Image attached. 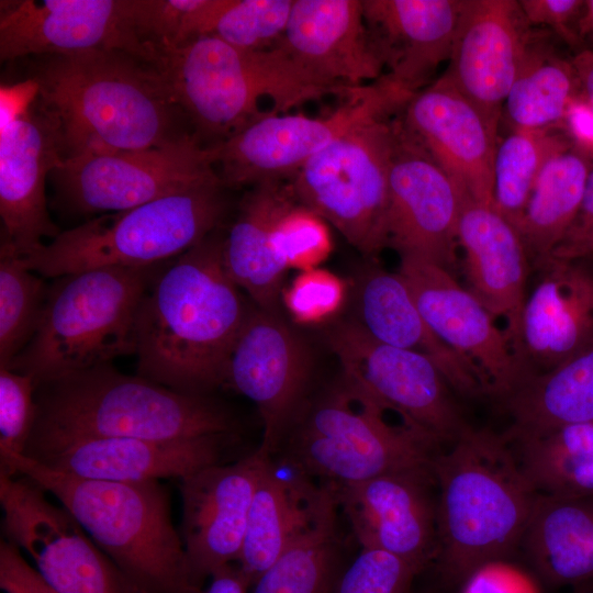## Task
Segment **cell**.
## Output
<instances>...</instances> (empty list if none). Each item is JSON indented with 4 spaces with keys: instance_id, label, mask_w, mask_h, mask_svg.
I'll list each match as a JSON object with an SVG mask.
<instances>
[{
    "instance_id": "681fc988",
    "label": "cell",
    "mask_w": 593,
    "mask_h": 593,
    "mask_svg": "<svg viewBox=\"0 0 593 593\" xmlns=\"http://www.w3.org/2000/svg\"><path fill=\"white\" fill-rule=\"evenodd\" d=\"M555 253L558 257L570 260L593 256V166L579 211Z\"/></svg>"
},
{
    "instance_id": "f5cc1de1",
    "label": "cell",
    "mask_w": 593,
    "mask_h": 593,
    "mask_svg": "<svg viewBox=\"0 0 593 593\" xmlns=\"http://www.w3.org/2000/svg\"><path fill=\"white\" fill-rule=\"evenodd\" d=\"M581 34L593 38V0H585L584 11L581 19Z\"/></svg>"
},
{
    "instance_id": "b9f144b4",
    "label": "cell",
    "mask_w": 593,
    "mask_h": 593,
    "mask_svg": "<svg viewBox=\"0 0 593 593\" xmlns=\"http://www.w3.org/2000/svg\"><path fill=\"white\" fill-rule=\"evenodd\" d=\"M277 258L287 268H316L332 251L326 222L298 200L277 219L271 234Z\"/></svg>"
},
{
    "instance_id": "c3c4849f",
    "label": "cell",
    "mask_w": 593,
    "mask_h": 593,
    "mask_svg": "<svg viewBox=\"0 0 593 593\" xmlns=\"http://www.w3.org/2000/svg\"><path fill=\"white\" fill-rule=\"evenodd\" d=\"M0 588L5 593H57L7 539L0 542Z\"/></svg>"
},
{
    "instance_id": "cb8c5ba5",
    "label": "cell",
    "mask_w": 593,
    "mask_h": 593,
    "mask_svg": "<svg viewBox=\"0 0 593 593\" xmlns=\"http://www.w3.org/2000/svg\"><path fill=\"white\" fill-rule=\"evenodd\" d=\"M466 0H362L382 76L412 97L449 60Z\"/></svg>"
},
{
    "instance_id": "44dd1931",
    "label": "cell",
    "mask_w": 593,
    "mask_h": 593,
    "mask_svg": "<svg viewBox=\"0 0 593 593\" xmlns=\"http://www.w3.org/2000/svg\"><path fill=\"white\" fill-rule=\"evenodd\" d=\"M400 120L449 176L462 200L493 206L497 128L445 74L410 98Z\"/></svg>"
},
{
    "instance_id": "6da1fadb",
    "label": "cell",
    "mask_w": 593,
    "mask_h": 593,
    "mask_svg": "<svg viewBox=\"0 0 593 593\" xmlns=\"http://www.w3.org/2000/svg\"><path fill=\"white\" fill-rule=\"evenodd\" d=\"M223 245L215 230L155 273L135 323L138 376L189 394L225 384L251 305L226 270Z\"/></svg>"
},
{
    "instance_id": "7bdbcfd3",
    "label": "cell",
    "mask_w": 593,
    "mask_h": 593,
    "mask_svg": "<svg viewBox=\"0 0 593 593\" xmlns=\"http://www.w3.org/2000/svg\"><path fill=\"white\" fill-rule=\"evenodd\" d=\"M347 287L331 271L313 268L301 271L288 289L282 301L293 321L304 325L331 320L342 309Z\"/></svg>"
},
{
    "instance_id": "bcb514c9",
    "label": "cell",
    "mask_w": 593,
    "mask_h": 593,
    "mask_svg": "<svg viewBox=\"0 0 593 593\" xmlns=\"http://www.w3.org/2000/svg\"><path fill=\"white\" fill-rule=\"evenodd\" d=\"M518 2L533 27L545 26L573 47L582 43L581 19L585 0H519Z\"/></svg>"
},
{
    "instance_id": "3957f363",
    "label": "cell",
    "mask_w": 593,
    "mask_h": 593,
    "mask_svg": "<svg viewBox=\"0 0 593 593\" xmlns=\"http://www.w3.org/2000/svg\"><path fill=\"white\" fill-rule=\"evenodd\" d=\"M36 418L24 455L99 437L155 440L230 435L234 421L209 395L96 366L36 387Z\"/></svg>"
},
{
    "instance_id": "e0dca14e",
    "label": "cell",
    "mask_w": 593,
    "mask_h": 593,
    "mask_svg": "<svg viewBox=\"0 0 593 593\" xmlns=\"http://www.w3.org/2000/svg\"><path fill=\"white\" fill-rule=\"evenodd\" d=\"M312 361L304 342L277 314L250 306L228 358L225 384L253 401L272 454L304 406Z\"/></svg>"
},
{
    "instance_id": "1f68e13d",
    "label": "cell",
    "mask_w": 593,
    "mask_h": 593,
    "mask_svg": "<svg viewBox=\"0 0 593 593\" xmlns=\"http://www.w3.org/2000/svg\"><path fill=\"white\" fill-rule=\"evenodd\" d=\"M522 545L553 585L593 583V496L537 494Z\"/></svg>"
},
{
    "instance_id": "f35d334b",
    "label": "cell",
    "mask_w": 593,
    "mask_h": 593,
    "mask_svg": "<svg viewBox=\"0 0 593 593\" xmlns=\"http://www.w3.org/2000/svg\"><path fill=\"white\" fill-rule=\"evenodd\" d=\"M48 287L4 245L0 247V368H7L33 338Z\"/></svg>"
},
{
    "instance_id": "d4e9b609",
    "label": "cell",
    "mask_w": 593,
    "mask_h": 593,
    "mask_svg": "<svg viewBox=\"0 0 593 593\" xmlns=\"http://www.w3.org/2000/svg\"><path fill=\"white\" fill-rule=\"evenodd\" d=\"M578 260L549 257L526 296L513 343L532 372L553 368L593 340V272Z\"/></svg>"
},
{
    "instance_id": "ba28073f",
    "label": "cell",
    "mask_w": 593,
    "mask_h": 593,
    "mask_svg": "<svg viewBox=\"0 0 593 593\" xmlns=\"http://www.w3.org/2000/svg\"><path fill=\"white\" fill-rule=\"evenodd\" d=\"M215 179L60 232L24 256L44 278L104 267H153L186 253L221 223L226 201Z\"/></svg>"
},
{
    "instance_id": "ee69618b",
    "label": "cell",
    "mask_w": 593,
    "mask_h": 593,
    "mask_svg": "<svg viewBox=\"0 0 593 593\" xmlns=\"http://www.w3.org/2000/svg\"><path fill=\"white\" fill-rule=\"evenodd\" d=\"M418 572L415 567L391 553L361 548L337 579L332 593H409Z\"/></svg>"
},
{
    "instance_id": "f6af8a7d",
    "label": "cell",
    "mask_w": 593,
    "mask_h": 593,
    "mask_svg": "<svg viewBox=\"0 0 593 593\" xmlns=\"http://www.w3.org/2000/svg\"><path fill=\"white\" fill-rule=\"evenodd\" d=\"M33 379L0 368V452L24 455L36 418Z\"/></svg>"
},
{
    "instance_id": "4316f807",
    "label": "cell",
    "mask_w": 593,
    "mask_h": 593,
    "mask_svg": "<svg viewBox=\"0 0 593 593\" xmlns=\"http://www.w3.org/2000/svg\"><path fill=\"white\" fill-rule=\"evenodd\" d=\"M230 435L155 440L127 437L77 439L29 457L64 473L116 482L184 478L221 463Z\"/></svg>"
},
{
    "instance_id": "836d02e7",
    "label": "cell",
    "mask_w": 593,
    "mask_h": 593,
    "mask_svg": "<svg viewBox=\"0 0 593 593\" xmlns=\"http://www.w3.org/2000/svg\"><path fill=\"white\" fill-rule=\"evenodd\" d=\"M592 166L593 157L572 144L541 171L516 226L535 266L551 256L572 224Z\"/></svg>"
},
{
    "instance_id": "ab89813d",
    "label": "cell",
    "mask_w": 593,
    "mask_h": 593,
    "mask_svg": "<svg viewBox=\"0 0 593 593\" xmlns=\"http://www.w3.org/2000/svg\"><path fill=\"white\" fill-rule=\"evenodd\" d=\"M231 0H132L141 40L159 54L211 35Z\"/></svg>"
},
{
    "instance_id": "4dcf8cb0",
    "label": "cell",
    "mask_w": 593,
    "mask_h": 593,
    "mask_svg": "<svg viewBox=\"0 0 593 593\" xmlns=\"http://www.w3.org/2000/svg\"><path fill=\"white\" fill-rule=\"evenodd\" d=\"M294 201L288 181L253 186L243 197L237 216L224 236L223 258L230 277L256 306L267 311H277L288 269L273 253L272 228Z\"/></svg>"
},
{
    "instance_id": "83f0119b",
    "label": "cell",
    "mask_w": 593,
    "mask_h": 593,
    "mask_svg": "<svg viewBox=\"0 0 593 593\" xmlns=\"http://www.w3.org/2000/svg\"><path fill=\"white\" fill-rule=\"evenodd\" d=\"M336 506L327 484L316 485L287 460L278 465L271 457L253 497L237 560L249 586Z\"/></svg>"
},
{
    "instance_id": "9a60e30c",
    "label": "cell",
    "mask_w": 593,
    "mask_h": 593,
    "mask_svg": "<svg viewBox=\"0 0 593 593\" xmlns=\"http://www.w3.org/2000/svg\"><path fill=\"white\" fill-rule=\"evenodd\" d=\"M462 195L396 118L383 221V247L449 271L457 261ZM452 272V271H451Z\"/></svg>"
},
{
    "instance_id": "52a82bcc",
    "label": "cell",
    "mask_w": 593,
    "mask_h": 593,
    "mask_svg": "<svg viewBox=\"0 0 593 593\" xmlns=\"http://www.w3.org/2000/svg\"><path fill=\"white\" fill-rule=\"evenodd\" d=\"M155 267H104L56 278L33 338L7 368L37 387L135 355L137 311Z\"/></svg>"
},
{
    "instance_id": "d6a6232c",
    "label": "cell",
    "mask_w": 593,
    "mask_h": 593,
    "mask_svg": "<svg viewBox=\"0 0 593 593\" xmlns=\"http://www.w3.org/2000/svg\"><path fill=\"white\" fill-rule=\"evenodd\" d=\"M502 402L513 422L508 441L593 423V340L553 368L530 372Z\"/></svg>"
},
{
    "instance_id": "9c48e42d",
    "label": "cell",
    "mask_w": 593,
    "mask_h": 593,
    "mask_svg": "<svg viewBox=\"0 0 593 593\" xmlns=\"http://www.w3.org/2000/svg\"><path fill=\"white\" fill-rule=\"evenodd\" d=\"M387 412L373 396L342 376L339 383L301 410L291 426L286 460L328 485L432 469L436 445L406 424H391Z\"/></svg>"
},
{
    "instance_id": "f546056e",
    "label": "cell",
    "mask_w": 593,
    "mask_h": 593,
    "mask_svg": "<svg viewBox=\"0 0 593 593\" xmlns=\"http://www.w3.org/2000/svg\"><path fill=\"white\" fill-rule=\"evenodd\" d=\"M358 320L373 339L428 357L455 392L486 394L480 372L443 343L419 313L404 278L378 267L367 270L358 286Z\"/></svg>"
},
{
    "instance_id": "8992f818",
    "label": "cell",
    "mask_w": 593,
    "mask_h": 593,
    "mask_svg": "<svg viewBox=\"0 0 593 593\" xmlns=\"http://www.w3.org/2000/svg\"><path fill=\"white\" fill-rule=\"evenodd\" d=\"M157 67L191 128L210 146L271 114L259 108L264 99L272 113L282 114L327 96L346 99L359 88L317 81L277 45L249 51L215 35L161 52Z\"/></svg>"
},
{
    "instance_id": "f907efd6",
    "label": "cell",
    "mask_w": 593,
    "mask_h": 593,
    "mask_svg": "<svg viewBox=\"0 0 593 593\" xmlns=\"http://www.w3.org/2000/svg\"><path fill=\"white\" fill-rule=\"evenodd\" d=\"M210 578V585L204 593H247L249 588L238 566L232 563L217 569Z\"/></svg>"
},
{
    "instance_id": "ffe728a7",
    "label": "cell",
    "mask_w": 593,
    "mask_h": 593,
    "mask_svg": "<svg viewBox=\"0 0 593 593\" xmlns=\"http://www.w3.org/2000/svg\"><path fill=\"white\" fill-rule=\"evenodd\" d=\"M434 481L432 469H417L327 485L361 548L391 553L421 571L437 555V502L429 491Z\"/></svg>"
},
{
    "instance_id": "74e56055",
    "label": "cell",
    "mask_w": 593,
    "mask_h": 593,
    "mask_svg": "<svg viewBox=\"0 0 593 593\" xmlns=\"http://www.w3.org/2000/svg\"><path fill=\"white\" fill-rule=\"evenodd\" d=\"M336 508L260 575L253 593H332L337 581L339 545Z\"/></svg>"
},
{
    "instance_id": "db71d44e",
    "label": "cell",
    "mask_w": 593,
    "mask_h": 593,
    "mask_svg": "<svg viewBox=\"0 0 593 593\" xmlns=\"http://www.w3.org/2000/svg\"><path fill=\"white\" fill-rule=\"evenodd\" d=\"M574 593H593L592 590L586 588H581L580 590L575 591Z\"/></svg>"
},
{
    "instance_id": "603a6c76",
    "label": "cell",
    "mask_w": 593,
    "mask_h": 593,
    "mask_svg": "<svg viewBox=\"0 0 593 593\" xmlns=\"http://www.w3.org/2000/svg\"><path fill=\"white\" fill-rule=\"evenodd\" d=\"M64 159L55 122L36 101L18 118L0 123L1 245L24 256L56 237L45 181Z\"/></svg>"
},
{
    "instance_id": "8fae6325",
    "label": "cell",
    "mask_w": 593,
    "mask_h": 593,
    "mask_svg": "<svg viewBox=\"0 0 593 593\" xmlns=\"http://www.w3.org/2000/svg\"><path fill=\"white\" fill-rule=\"evenodd\" d=\"M409 100L381 77L325 118L265 115L212 146L217 174L225 188L289 181L335 139L367 121L396 114Z\"/></svg>"
},
{
    "instance_id": "7a4b0ae2",
    "label": "cell",
    "mask_w": 593,
    "mask_h": 593,
    "mask_svg": "<svg viewBox=\"0 0 593 593\" xmlns=\"http://www.w3.org/2000/svg\"><path fill=\"white\" fill-rule=\"evenodd\" d=\"M31 78L37 102L58 128L64 158L149 148L194 133L159 68L134 54L51 55Z\"/></svg>"
},
{
    "instance_id": "484cf974",
    "label": "cell",
    "mask_w": 593,
    "mask_h": 593,
    "mask_svg": "<svg viewBox=\"0 0 593 593\" xmlns=\"http://www.w3.org/2000/svg\"><path fill=\"white\" fill-rule=\"evenodd\" d=\"M277 46L327 86L360 87L383 76L366 26L362 0H294Z\"/></svg>"
},
{
    "instance_id": "7c38bea8",
    "label": "cell",
    "mask_w": 593,
    "mask_h": 593,
    "mask_svg": "<svg viewBox=\"0 0 593 593\" xmlns=\"http://www.w3.org/2000/svg\"><path fill=\"white\" fill-rule=\"evenodd\" d=\"M52 174L60 201L80 214L125 211L221 179L212 146L195 133L149 148L68 156Z\"/></svg>"
},
{
    "instance_id": "60d3db41",
    "label": "cell",
    "mask_w": 593,
    "mask_h": 593,
    "mask_svg": "<svg viewBox=\"0 0 593 593\" xmlns=\"http://www.w3.org/2000/svg\"><path fill=\"white\" fill-rule=\"evenodd\" d=\"M293 1L231 0L211 35L243 49L271 48L284 34Z\"/></svg>"
},
{
    "instance_id": "7402d4cb",
    "label": "cell",
    "mask_w": 593,
    "mask_h": 593,
    "mask_svg": "<svg viewBox=\"0 0 593 593\" xmlns=\"http://www.w3.org/2000/svg\"><path fill=\"white\" fill-rule=\"evenodd\" d=\"M535 30L515 0H466L445 75L499 128Z\"/></svg>"
},
{
    "instance_id": "5b68a950",
    "label": "cell",
    "mask_w": 593,
    "mask_h": 593,
    "mask_svg": "<svg viewBox=\"0 0 593 593\" xmlns=\"http://www.w3.org/2000/svg\"><path fill=\"white\" fill-rule=\"evenodd\" d=\"M0 472L20 474L54 495L145 593H202L190 580L183 541L158 481L79 478L11 452H0Z\"/></svg>"
},
{
    "instance_id": "277c9868",
    "label": "cell",
    "mask_w": 593,
    "mask_h": 593,
    "mask_svg": "<svg viewBox=\"0 0 593 593\" xmlns=\"http://www.w3.org/2000/svg\"><path fill=\"white\" fill-rule=\"evenodd\" d=\"M432 472L439 490L436 560L448 579L465 581L522 545L538 493L504 436L468 426L435 455Z\"/></svg>"
},
{
    "instance_id": "5bb4252c",
    "label": "cell",
    "mask_w": 593,
    "mask_h": 593,
    "mask_svg": "<svg viewBox=\"0 0 593 593\" xmlns=\"http://www.w3.org/2000/svg\"><path fill=\"white\" fill-rule=\"evenodd\" d=\"M343 376L435 445L454 443L469 425L438 367L426 356L382 344L356 321L328 335Z\"/></svg>"
},
{
    "instance_id": "30bf717a",
    "label": "cell",
    "mask_w": 593,
    "mask_h": 593,
    "mask_svg": "<svg viewBox=\"0 0 593 593\" xmlns=\"http://www.w3.org/2000/svg\"><path fill=\"white\" fill-rule=\"evenodd\" d=\"M394 115L372 119L345 133L288 181L301 204L332 224L368 258L384 248Z\"/></svg>"
},
{
    "instance_id": "2e32d148",
    "label": "cell",
    "mask_w": 593,
    "mask_h": 593,
    "mask_svg": "<svg viewBox=\"0 0 593 593\" xmlns=\"http://www.w3.org/2000/svg\"><path fill=\"white\" fill-rule=\"evenodd\" d=\"M399 273L433 333L480 372L485 392L503 401L530 373L490 311L448 269L401 256Z\"/></svg>"
},
{
    "instance_id": "8d00e7d4",
    "label": "cell",
    "mask_w": 593,
    "mask_h": 593,
    "mask_svg": "<svg viewBox=\"0 0 593 593\" xmlns=\"http://www.w3.org/2000/svg\"><path fill=\"white\" fill-rule=\"evenodd\" d=\"M572 144L563 124L512 131L499 141L493 166V208L515 228L545 166Z\"/></svg>"
},
{
    "instance_id": "f1b7e54d",
    "label": "cell",
    "mask_w": 593,
    "mask_h": 593,
    "mask_svg": "<svg viewBox=\"0 0 593 593\" xmlns=\"http://www.w3.org/2000/svg\"><path fill=\"white\" fill-rule=\"evenodd\" d=\"M458 245L468 289L494 317L507 321L505 333L513 347L530 261L521 235L493 206L465 199Z\"/></svg>"
},
{
    "instance_id": "816d5d0a",
    "label": "cell",
    "mask_w": 593,
    "mask_h": 593,
    "mask_svg": "<svg viewBox=\"0 0 593 593\" xmlns=\"http://www.w3.org/2000/svg\"><path fill=\"white\" fill-rule=\"evenodd\" d=\"M571 63L579 81V96L593 109V49H579Z\"/></svg>"
},
{
    "instance_id": "e575fe53",
    "label": "cell",
    "mask_w": 593,
    "mask_h": 593,
    "mask_svg": "<svg viewBox=\"0 0 593 593\" xmlns=\"http://www.w3.org/2000/svg\"><path fill=\"white\" fill-rule=\"evenodd\" d=\"M546 40L541 34H534L505 99L502 118L512 131L562 124L580 93L571 59L560 57Z\"/></svg>"
},
{
    "instance_id": "ac0fdd59",
    "label": "cell",
    "mask_w": 593,
    "mask_h": 593,
    "mask_svg": "<svg viewBox=\"0 0 593 593\" xmlns=\"http://www.w3.org/2000/svg\"><path fill=\"white\" fill-rule=\"evenodd\" d=\"M118 49L158 64L133 22L132 0H24L0 15V59Z\"/></svg>"
},
{
    "instance_id": "d590c367",
    "label": "cell",
    "mask_w": 593,
    "mask_h": 593,
    "mask_svg": "<svg viewBox=\"0 0 593 593\" xmlns=\"http://www.w3.org/2000/svg\"><path fill=\"white\" fill-rule=\"evenodd\" d=\"M512 445L522 469L539 494L593 496V423L566 425L524 437Z\"/></svg>"
},
{
    "instance_id": "4fadbf2b",
    "label": "cell",
    "mask_w": 593,
    "mask_h": 593,
    "mask_svg": "<svg viewBox=\"0 0 593 593\" xmlns=\"http://www.w3.org/2000/svg\"><path fill=\"white\" fill-rule=\"evenodd\" d=\"M5 539L24 550L57 593H145L93 542L63 506L21 475L0 472Z\"/></svg>"
},
{
    "instance_id": "d6986e66",
    "label": "cell",
    "mask_w": 593,
    "mask_h": 593,
    "mask_svg": "<svg viewBox=\"0 0 593 593\" xmlns=\"http://www.w3.org/2000/svg\"><path fill=\"white\" fill-rule=\"evenodd\" d=\"M271 457L258 448L232 465L215 463L181 479V538L197 588L238 560L253 497Z\"/></svg>"
},
{
    "instance_id": "7dc6e473",
    "label": "cell",
    "mask_w": 593,
    "mask_h": 593,
    "mask_svg": "<svg viewBox=\"0 0 593 593\" xmlns=\"http://www.w3.org/2000/svg\"><path fill=\"white\" fill-rule=\"evenodd\" d=\"M461 593H540L536 581L505 559L481 564L466 579Z\"/></svg>"
}]
</instances>
